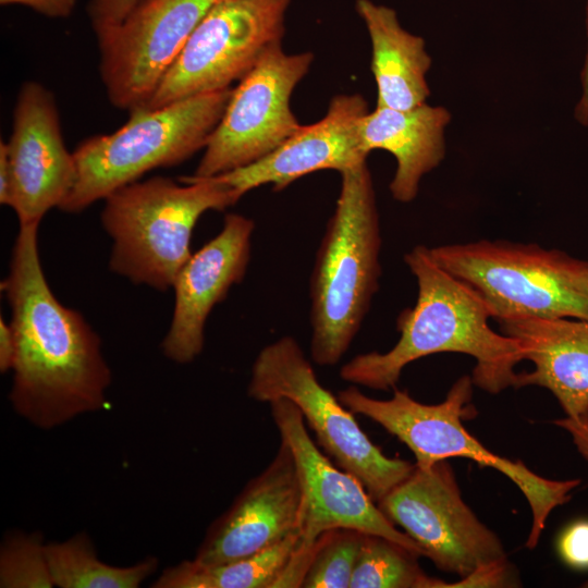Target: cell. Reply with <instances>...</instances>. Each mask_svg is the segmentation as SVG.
Listing matches in <instances>:
<instances>
[{
	"label": "cell",
	"instance_id": "obj_1",
	"mask_svg": "<svg viewBox=\"0 0 588 588\" xmlns=\"http://www.w3.org/2000/svg\"><path fill=\"white\" fill-rule=\"evenodd\" d=\"M38 226L20 225L1 290L16 342L9 402L27 422L51 430L103 409L112 372L100 336L47 282Z\"/></svg>",
	"mask_w": 588,
	"mask_h": 588
},
{
	"label": "cell",
	"instance_id": "obj_2",
	"mask_svg": "<svg viewBox=\"0 0 588 588\" xmlns=\"http://www.w3.org/2000/svg\"><path fill=\"white\" fill-rule=\"evenodd\" d=\"M415 275L418 295L413 308L397 318L400 339L385 353L359 354L340 369V377L375 390L394 388L403 369L421 357L454 352L475 358L473 382L486 392L516 387L515 366L524 360L519 342L495 332L479 294L443 269L429 247L418 245L405 255Z\"/></svg>",
	"mask_w": 588,
	"mask_h": 588
},
{
	"label": "cell",
	"instance_id": "obj_3",
	"mask_svg": "<svg viewBox=\"0 0 588 588\" xmlns=\"http://www.w3.org/2000/svg\"><path fill=\"white\" fill-rule=\"evenodd\" d=\"M341 191L310 275V357L334 366L347 352L379 286L381 234L366 163L341 173Z\"/></svg>",
	"mask_w": 588,
	"mask_h": 588
},
{
	"label": "cell",
	"instance_id": "obj_4",
	"mask_svg": "<svg viewBox=\"0 0 588 588\" xmlns=\"http://www.w3.org/2000/svg\"><path fill=\"white\" fill-rule=\"evenodd\" d=\"M154 176L125 185L107 198L100 215L112 240L109 269L160 292L192 256L191 238L208 210H224L242 196L220 179Z\"/></svg>",
	"mask_w": 588,
	"mask_h": 588
},
{
	"label": "cell",
	"instance_id": "obj_5",
	"mask_svg": "<svg viewBox=\"0 0 588 588\" xmlns=\"http://www.w3.org/2000/svg\"><path fill=\"white\" fill-rule=\"evenodd\" d=\"M232 89L195 95L157 109L133 110L115 132L83 140L73 151L75 185L59 209L81 212L154 169L189 159L206 147Z\"/></svg>",
	"mask_w": 588,
	"mask_h": 588
},
{
	"label": "cell",
	"instance_id": "obj_6",
	"mask_svg": "<svg viewBox=\"0 0 588 588\" xmlns=\"http://www.w3.org/2000/svg\"><path fill=\"white\" fill-rule=\"evenodd\" d=\"M473 379L460 378L445 400L428 405L414 400L407 391L394 390L389 400L364 394L355 384L338 393L340 402L355 415H363L395 436L414 454L415 464L427 467L449 457H467L480 466L492 467L511 479L526 498L532 524L526 547L534 549L546 522L556 506L572 497L580 479L553 480L530 470L522 461H511L485 448L463 426L471 417Z\"/></svg>",
	"mask_w": 588,
	"mask_h": 588
},
{
	"label": "cell",
	"instance_id": "obj_7",
	"mask_svg": "<svg viewBox=\"0 0 588 588\" xmlns=\"http://www.w3.org/2000/svg\"><path fill=\"white\" fill-rule=\"evenodd\" d=\"M448 272L473 287L498 321L588 320V261L536 244L479 241L429 248Z\"/></svg>",
	"mask_w": 588,
	"mask_h": 588
},
{
	"label": "cell",
	"instance_id": "obj_8",
	"mask_svg": "<svg viewBox=\"0 0 588 588\" xmlns=\"http://www.w3.org/2000/svg\"><path fill=\"white\" fill-rule=\"evenodd\" d=\"M247 395L261 403L279 399L294 403L318 444L340 468L355 476L377 503L415 467V463L383 454L362 430L355 414L320 383L292 336H282L260 350L252 366Z\"/></svg>",
	"mask_w": 588,
	"mask_h": 588
},
{
	"label": "cell",
	"instance_id": "obj_9",
	"mask_svg": "<svg viewBox=\"0 0 588 588\" xmlns=\"http://www.w3.org/2000/svg\"><path fill=\"white\" fill-rule=\"evenodd\" d=\"M290 1L215 2L144 108H161L240 82L269 47L281 42Z\"/></svg>",
	"mask_w": 588,
	"mask_h": 588
},
{
	"label": "cell",
	"instance_id": "obj_10",
	"mask_svg": "<svg viewBox=\"0 0 588 588\" xmlns=\"http://www.w3.org/2000/svg\"><path fill=\"white\" fill-rule=\"evenodd\" d=\"M311 52L287 54L269 47L238 82L192 177L218 176L266 157L302 125L290 99L307 74Z\"/></svg>",
	"mask_w": 588,
	"mask_h": 588
},
{
	"label": "cell",
	"instance_id": "obj_11",
	"mask_svg": "<svg viewBox=\"0 0 588 588\" xmlns=\"http://www.w3.org/2000/svg\"><path fill=\"white\" fill-rule=\"evenodd\" d=\"M378 506L441 571L465 577L506 559L498 536L464 502L446 460L427 467L415 464Z\"/></svg>",
	"mask_w": 588,
	"mask_h": 588
},
{
	"label": "cell",
	"instance_id": "obj_12",
	"mask_svg": "<svg viewBox=\"0 0 588 588\" xmlns=\"http://www.w3.org/2000/svg\"><path fill=\"white\" fill-rule=\"evenodd\" d=\"M269 404L280 439L293 454L303 492L299 541L292 556L297 571L305 574L311 547L334 528L379 535L425 556L420 546L387 518L364 485L319 450L294 403L279 399Z\"/></svg>",
	"mask_w": 588,
	"mask_h": 588
},
{
	"label": "cell",
	"instance_id": "obj_13",
	"mask_svg": "<svg viewBox=\"0 0 588 588\" xmlns=\"http://www.w3.org/2000/svg\"><path fill=\"white\" fill-rule=\"evenodd\" d=\"M215 2L139 0L120 23L96 32L110 103L128 112L144 108Z\"/></svg>",
	"mask_w": 588,
	"mask_h": 588
},
{
	"label": "cell",
	"instance_id": "obj_14",
	"mask_svg": "<svg viewBox=\"0 0 588 588\" xmlns=\"http://www.w3.org/2000/svg\"><path fill=\"white\" fill-rule=\"evenodd\" d=\"M7 150L9 207L20 225L39 224L50 209L60 208L77 176L74 155L63 142L57 102L40 83L22 84Z\"/></svg>",
	"mask_w": 588,
	"mask_h": 588
},
{
	"label": "cell",
	"instance_id": "obj_15",
	"mask_svg": "<svg viewBox=\"0 0 588 588\" xmlns=\"http://www.w3.org/2000/svg\"><path fill=\"white\" fill-rule=\"evenodd\" d=\"M302 505L296 464L281 441L269 465L208 527L193 560L219 565L265 550L299 531Z\"/></svg>",
	"mask_w": 588,
	"mask_h": 588
},
{
	"label": "cell",
	"instance_id": "obj_16",
	"mask_svg": "<svg viewBox=\"0 0 588 588\" xmlns=\"http://www.w3.org/2000/svg\"><path fill=\"white\" fill-rule=\"evenodd\" d=\"M254 229L252 219L226 215L221 231L192 254L179 271L172 286V320L161 342L168 359L189 364L203 352L209 314L245 277Z\"/></svg>",
	"mask_w": 588,
	"mask_h": 588
},
{
	"label": "cell",
	"instance_id": "obj_17",
	"mask_svg": "<svg viewBox=\"0 0 588 588\" xmlns=\"http://www.w3.org/2000/svg\"><path fill=\"white\" fill-rule=\"evenodd\" d=\"M368 112L363 96L338 95L320 121L302 125L260 160L216 177L243 196L265 184L281 191L299 177L320 170H335L341 174L354 169L366 163L368 156L360 140V123Z\"/></svg>",
	"mask_w": 588,
	"mask_h": 588
},
{
	"label": "cell",
	"instance_id": "obj_18",
	"mask_svg": "<svg viewBox=\"0 0 588 588\" xmlns=\"http://www.w3.org/2000/svg\"><path fill=\"white\" fill-rule=\"evenodd\" d=\"M515 338L534 370L517 376L516 387L540 385L556 397L566 417L588 425V320L527 318L498 321Z\"/></svg>",
	"mask_w": 588,
	"mask_h": 588
},
{
	"label": "cell",
	"instance_id": "obj_19",
	"mask_svg": "<svg viewBox=\"0 0 588 588\" xmlns=\"http://www.w3.org/2000/svg\"><path fill=\"white\" fill-rule=\"evenodd\" d=\"M451 113L427 102L408 110L376 107L360 123L364 150L389 151L396 160L390 192L401 203L418 194L421 177L437 168L445 156V128Z\"/></svg>",
	"mask_w": 588,
	"mask_h": 588
},
{
	"label": "cell",
	"instance_id": "obj_20",
	"mask_svg": "<svg viewBox=\"0 0 588 588\" xmlns=\"http://www.w3.org/2000/svg\"><path fill=\"white\" fill-rule=\"evenodd\" d=\"M356 10L370 37L377 107L408 110L426 103L431 58L424 38L404 29L387 5L357 0Z\"/></svg>",
	"mask_w": 588,
	"mask_h": 588
},
{
	"label": "cell",
	"instance_id": "obj_21",
	"mask_svg": "<svg viewBox=\"0 0 588 588\" xmlns=\"http://www.w3.org/2000/svg\"><path fill=\"white\" fill-rule=\"evenodd\" d=\"M299 541L294 532L257 553L219 565L185 560L164 568L152 588H274Z\"/></svg>",
	"mask_w": 588,
	"mask_h": 588
},
{
	"label": "cell",
	"instance_id": "obj_22",
	"mask_svg": "<svg viewBox=\"0 0 588 588\" xmlns=\"http://www.w3.org/2000/svg\"><path fill=\"white\" fill-rule=\"evenodd\" d=\"M45 550L52 581L59 588H137L159 565L155 556L130 566L107 564L85 531L46 543Z\"/></svg>",
	"mask_w": 588,
	"mask_h": 588
},
{
	"label": "cell",
	"instance_id": "obj_23",
	"mask_svg": "<svg viewBox=\"0 0 588 588\" xmlns=\"http://www.w3.org/2000/svg\"><path fill=\"white\" fill-rule=\"evenodd\" d=\"M418 554L385 537L364 532L350 588H437Z\"/></svg>",
	"mask_w": 588,
	"mask_h": 588
},
{
	"label": "cell",
	"instance_id": "obj_24",
	"mask_svg": "<svg viewBox=\"0 0 588 588\" xmlns=\"http://www.w3.org/2000/svg\"><path fill=\"white\" fill-rule=\"evenodd\" d=\"M364 532L334 528L323 532L310 550L303 588H350Z\"/></svg>",
	"mask_w": 588,
	"mask_h": 588
},
{
	"label": "cell",
	"instance_id": "obj_25",
	"mask_svg": "<svg viewBox=\"0 0 588 588\" xmlns=\"http://www.w3.org/2000/svg\"><path fill=\"white\" fill-rule=\"evenodd\" d=\"M40 532L12 530L0 547L1 588H52L54 584Z\"/></svg>",
	"mask_w": 588,
	"mask_h": 588
},
{
	"label": "cell",
	"instance_id": "obj_26",
	"mask_svg": "<svg viewBox=\"0 0 588 588\" xmlns=\"http://www.w3.org/2000/svg\"><path fill=\"white\" fill-rule=\"evenodd\" d=\"M561 560L578 571L588 569V519H579L567 525L558 539Z\"/></svg>",
	"mask_w": 588,
	"mask_h": 588
},
{
	"label": "cell",
	"instance_id": "obj_27",
	"mask_svg": "<svg viewBox=\"0 0 588 588\" xmlns=\"http://www.w3.org/2000/svg\"><path fill=\"white\" fill-rule=\"evenodd\" d=\"M514 575L506 559L480 567L457 583L448 584L439 580V587H511Z\"/></svg>",
	"mask_w": 588,
	"mask_h": 588
},
{
	"label": "cell",
	"instance_id": "obj_28",
	"mask_svg": "<svg viewBox=\"0 0 588 588\" xmlns=\"http://www.w3.org/2000/svg\"><path fill=\"white\" fill-rule=\"evenodd\" d=\"M139 0H89L87 5L94 32L120 23Z\"/></svg>",
	"mask_w": 588,
	"mask_h": 588
},
{
	"label": "cell",
	"instance_id": "obj_29",
	"mask_svg": "<svg viewBox=\"0 0 588 588\" xmlns=\"http://www.w3.org/2000/svg\"><path fill=\"white\" fill-rule=\"evenodd\" d=\"M77 0H0L1 5L21 4L39 14L53 19H64L72 14Z\"/></svg>",
	"mask_w": 588,
	"mask_h": 588
},
{
	"label": "cell",
	"instance_id": "obj_30",
	"mask_svg": "<svg viewBox=\"0 0 588 588\" xmlns=\"http://www.w3.org/2000/svg\"><path fill=\"white\" fill-rule=\"evenodd\" d=\"M16 354V342L10 322L0 318V371L5 373L12 370Z\"/></svg>",
	"mask_w": 588,
	"mask_h": 588
},
{
	"label": "cell",
	"instance_id": "obj_31",
	"mask_svg": "<svg viewBox=\"0 0 588 588\" xmlns=\"http://www.w3.org/2000/svg\"><path fill=\"white\" fill-rule=\"evenodd\" d=\"M554 422L569 432L577 451L588 462V425L569 417L558 419Z\"/></svg>",
	"mask_w": 588,
	"mask_h": 588
},
{
	"label": "cell",
	"instance_id": "obj_32",
	"mask_svg": "<svg viewBox=\"0 0 588 588\" xmlns=\"http://www.w3.org/2000/svg\"><path fill=\"white\" fill-rule=\"evenodd\" d=\"M587 39H588V2H587ZM581 93L574 109L575 120L583 126H588V44L585 61L580 72Z\"/></svg>",
	"mask_w": 588,
	"mask_h": 588
},
{
	"label": "cell",
	"instance_id": "obj_33",
	"mask_svg": "<svg viewBox=\"0 0 588 588\" xmlns=\"http://www.w3.org/2000/svg\"><path fill=\"white\" fill-rule=\"evenodd\" d=\"M11 196V174L8 160L7 143L0 142V203L9 206Z\"/></svg>",
	"mask_w": 588,
	"mask_h": 588
},
{
	"label": "cell",
	"instance_id": "obj_34",
	"mask_svg": "<svg viewBox=\"0 0 588 588\" xmlns=\"http://www.w3.org/2000/svg\"><path fill=\"white\" fill-rule=\"evenodd\" d=\"M215 1L217 2V1H224V0H215Z\"/></svg>",
	"mask_w": 588,
	"mask_h": 588
}]
</instances>
